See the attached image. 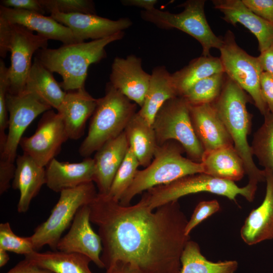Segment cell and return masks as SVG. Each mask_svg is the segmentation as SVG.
Wrapping results in <instances>:
<instances>
[{"instance_id":"cell-1","label":"cell","mask_w":273,"mask_h":273,"mask_svg":"<svg viewBox=\"0 0 273 273\" xmlns=\"http://www.w3.org/2000/svg\"><path fill=\"white\" fill-rule=\"evenodd\" d=\"M89 206L106 269L117 265L140 273H180V258L190 237L185 234L188 220L178 200L154 211L141 200L123 206L98 194Z\"/></svg>"},{"instance_id":"cell-2","label":"cell","mask_w":273,"mask_h":273,"mask_svg":"<svg viewBox=\"0 0 273 273\" xmlns=\"http://www.w3.org/2000/svg\"><path fill=\"white\" fill-rule=\"evenodd\" d=\"M252 102L249 95L226 75L220 95L211 104L244 162L249 181L258 184L265 181V172L254 163L248 142V136L251 131L252 115L248 112L247 105Z\"/></svg>"},{"instance_id":"cell-3","label":"cell","mask_w":273,"mask_h":273,"mask_svg":"<svg viewBox=\"0 0 273 273\" xmlns=\"http://www.w3.org/2000/svg\"><path fill=\"white\" fill-rule=\"evenodd\" d=\"M124 31L110 36L92 40L63 44L58 49L45 48L38 50L35 57L52 72L62 78L60 85L66 92L84 87L89 66L106 57V47L121 39Z\"/></svg>"},{"instance_id":"cell-4","label":"cell","mask_w":273,"mask_h":273,"mask_svg":"<svg viewBox=\"0 0 273 273\" xmlns=\"http://www.w3.org/2000/svg\"><path fill=\"white\" fill-rule=\"evenodd\" d=\"M185 151L175 141L167 142L156 148L153 159L145 168L138 170L119 203L130 205L137 195L158 186L170 183L184 176L204 173L201 162L183 156Z\"/></svg>"},{"instance_id":"cell-5","label":"cell","mask_w":273,"mask_h":273,"mask_svg":"<svg viewBox=\"0 0 273 273\" xmlns=\"http://www.w3.org/2000/svg\"><path fill=\"white\" fill-rule=\"evenodd\" d=\"M105 96L98 99L87 135L78 150L85 158L89 157L107 142L122 133L136 112V104L107 84Z\"/></svg>"},{"instance_id":"cell-6","label":"cell","mask_w":273,"mask_h":273,"mask_svg":"<svg viewBox=\"0 0 273 273\" xmlns=\"http://www.w3.org/2000/svg\"><path fill=\"white\" fill-rule=\"evenodd\" d=\"M257 184L248 181L246 186L240 187L235 182L200 173L151 188L145 192L140 200L152 210L185 196L200 192L224 196L235 202L236 197L240 195L251 202L255 198Z\"/></svg>"},{"instance_id":"cell-7","label":"cell","mask_w":273,"mask_h":273,"mask_svg":"<svg viewBox=\"0 0 273 273\" xmlns=\"http://www.w3.org/2000/svg\"><path fill=\"white\" fill-rule=\"evenodd\" d=\"M48 39L18 24L0 18V56L5 58L11 53L9 93L18 95L25 89L33 55L47 48Z\"/></svg>"},{"instance_id":"cell-8","label":"cell","mask_w":273,"mask_h":273,"mask_svg":"<svg viewBox=\"0 0 273 273\" xmlns=\"http://www.w3.org/2000/svg\"><path fill=\"white\" fill-rule=\"evenodd\" d=\"M153 127L158 145L175 141L181 146L188 158L201 162L204 151L192 125L189 104L182 97L170 99L163 104Z\"/></svg>"},{"instance_id":"cell-9","label":"cell","mask_w":273,"mask_h":273,"mask_svg":"<svg viewBox=\"0 0 273 273\" xmlns=\"http://www.w3.org/2000/svg\"><path fill=\"white\" fill-rule=\"evenodd\" d=\"M98 194L93 181L61 192L49 217L35 228L30 236L34 250L47 245L52 250H57L62 234L72 222L78 210L92 203Z\"/></svg>"},{"instance_id":"cell-10","label":"cell","mask_w":273,"mask_h":273,"mask_svg":"<svg viewBox=\"0 0 273 273\" xmlns=\"http://www.w3.org/2000/svg\"><path fill=\"white\" fill-rule=\"evenodd\" d=\"M205 0H189L180 5L184 10L179 13H171L155 8L142 11L141 18L160 28H176L195 38L202 48V56L210 55L211 49L219 50L222 37L217 36L207 21L205 12Z\"/></svg>"},{"instance_id":"cell-11","label":"cell","mask_w":273,"mask_h":273,"mask_svg":"<svg viewBox=\"0 0 273 273\" xmlns=\"http://www.w3.org/2000/svg\"><path fill=\"white\" fill-rule=\"evenodd\" d=\"M222 39L219 58L225 74L249 95L264 116L269 111L261 93L260 80L263 71L258 57L250 55L240 48L230 30L227 31Z\"/></svg>"},{"instance_id":"cell-12","label":"cell","mask_w":273,"mask_h":273,"mask_svg":"<svg viewBox=\"0 0 273 273\" xmlns=\"http://www.w3.org/2000/svg\"><path fill=\"white\" fill-rule=\"evenodd\" d=\"M6 105L8 132L4 148L0 152V160L14 163L17 148L25 130L38 115L52 108L34 94L26 91L18 95L8 93Z\"/></svg>"},{"instance_id":"cell-13","label":"cell","mask_w":273,"mask_h":273,"mask_svg":"<svg viewBox=\"0 0 273 273\" xmlns=\"http://www.w3.org/2000/svg\"><path fill=\"white\" fill-rule=\"evenodd\" d=\"M68 139L61 116L50 109L43 113L34 133L28 137L23 136L19 146L24 154L45 167L55 158Z\"/></svg>"},{"instance_id":"cell-14","label":"cell","mask_w":273,"mask_h":273,"mask_svg":"<svg viewBox=\"0 0 273 273\" xmlns=\"http://www.w3.org/2000/svg\"><path fill=\"white\" fill-rule=\"evenodd\" d=\"M90 208L85 205L75 214L68 232L59 241L57 250L84 255L100 268H105L101 259V238L92 228Z\"/></svg>"},{"instance_id":"cell-15","label":"cell","mask_w":273,"mask_h":273,"mask_svg":"<svg viewBox=\"0 0 273 273\" xmlns=\"http://www.w3.org/2000/svg\"><path fill=\"white\" fill-rule=\"evenodd\" d=\"M151 75L145 71L142 59L133 55L116 57L112 64L110 83L140 108L147 93Z\"/></svg>"},{"instance_id":"cell-16","label":"cell","mask_w":273,"mask_h":273,"mask_svg":"<svg viewBox=\"0 0 273 273\" xmlns=\"http://www.w3.org/2000/svg\"><path fill=\"white\" fill-rule=\"evenodd\" d=\"M50 14L55 20L71 30L78 42L88 39L94 40L104 38L124 31L132 24L128 18L112 20L96 14H66L58 12Z\"/></svg>"},{"instance_id":"cell-17","label":"cell","mask_w":273,"mask_h":273,"mask_svg":"<svg viewBox=\"0 0 273 273\" xmlns=\"http://www.w3.org/2000/svg\"><path fill=\"white\" fill-rule=\"evenodd\" d=\"M189 106L192 125L204 152L234 146L230 135L211 104Z\"/></svg>"},{"instance_id":"cell-18","label":"cell","mask_w":273,"mask_h":273,"mask_svg":"<svg viewBox=\"0 0 273 273\" xmlns=\"http://www.w3.org/2000/svg\"><path fill=\"white\" fill-rule=\"evenodd\" d=\"M214 8L223 14L226 22L233 25L240 23L256 37L258 50L263 52L273 44V24L251 11L242 0H213Z\"/></svg>"},{"instance_id":"cell-19","label":"cell","mask_w":273,"mask_h":273,"mask_svg":"<svg viewBox=\"0 0 273 273\" xmlns=\"http://www.w3.org/2000/svg\"><path fill=\"white\" fill-rule=\"evenodd\" d=\"M0 18L37 32L48 40L60 41L64 44L78 42L71 30L50 16L19 9L0 7Z\"/></svg>"},{"instance_id":"cell-20","label":"cell","mask_w":273,"mask_h":273,"mask_svg":"<svg viewBox=\"0 0 273 273\" xmlns=\"http://www.w3.org/2000/svg\"><path fill=\"white\" fill-rule=\"evenodd\" d=\"M264 170L266 183L264 200L251 211L240 231L242 239L248 245L273 239V171Z\"/></svg>"},{"instance_id":"cell-21","label":"cell","mask_w":273,"mask_h":273,"mask_svg":"<svg viewBox=\"0 0 273 273\" xmlns=\"http://www.w3.org/2000/svg\"><path fill=\"white\" fill-rule=\"evenodd\" d=\"M97 102L98 99L84 87L66 92L57 112L62 117L69 139L77 140L83 135L86 121L92 116Z\"/></svg>"},{"instance_id":"cell-22","label":"cell","mask_w":273,"mask_h":273,"mask_svg":"<svg viewBox=\"0 0 273 273\" xmlns=\"http://www.w3.org/2000/svg\"><path fill=\"white\" fill-rule=\"evenodd\" d=\"M128 148L124 131L96 152L93 158L95 163L94 183L96 184L98 194L106 195L108 193Z\"/></svg>"},{"instance_id":"cell-23","label":"cell","mask_w":273,"mask_h":273,"mask_svg":"<svg viewBox=\"0 0 273 273\" xmlns=\"http://www.w3.org/2000/svg\"><path fill=\"white\" fill-rule=\"evenodd\" d=\"M93 158H85L79 162H61L53 159L46 166V185L51 190L60 193L82 184L93 181Z\"/></svg>"},{"instance_id":"cell-24","label":"cell","mask_w":273,"mask_h":273,"mask_svg":"<svg viewBox=\"0 0 273 273\" xmlns=\"http://www.w3.org/2000/svg\"><path fill=\"white\" fill-rule=\"evenodd\" d=\"M44 184L46 168L25 154L18 155L12 187L20 192L17 205L19 213H24L28 210L32 200Z\"/></svg>"},{"instance_id":"cell-25","label":"cell","mask_w":273,"mask_h":273,"mask_svg":"<svg viewBox=\"0 0 273 273\" xmlns=\"http://www.w3.org/2000/svg\"><path fill=\"white\" fill-rule=\"evenodd\" d=\"M151 75L150 85L143 105L136 113L153 125L154 119L163 104L178 96L172 80L171 74L165 66L156 67Z\"/></svg>"},{"instance_id":"cell-26","label":"cell","mask_w":273,"mask_h":273,"mask_svg":"<svg viewBox=\"0 0 273 273\" xmlns=\"http://www.w3.org/2000/svg\"><path fill=\"white\" fill-rule=\"evenodd\" d=\"M201 163L204 173L217 178L235 182L245 174L244 162L234 146L204 152Z\"/></svg>"},{"instance_id":"cell-27","label":"cell","mask_w":273,"mask_h":273,"mask_svg":"<svg viewBox=\"0 0 273 273\" xmlns=\"http://www.w3.org/2000/svg\"><path fill=\"white\" fill-rule=\"evenodd\" d=\"M24 91L34 94L56 110L66 94L54 77L53 72L36 57L28 74Z\"/></svg>"},{"instance_id":"cell-28","label":"cell","mask_w":273,"mask_h":273,"mask_svg":"<svg viewBox=\"0 0 273 273\" xmlns=\"http://www.w3.org/2000/svg\"><path fill=\"white\" fill-rule=\"evenodd\" d=\"M136 112L127 124L124 132L129 147L137 158L140 165L146 167L152 162L158 144L153 125Z\"/></svg>"},{"instance_id":"cell-29","label":"cell","mask_w":273,"mask_h":273,"mask_svg":"<svg viewBox=\"0 0 273 273\" xmlns=\"http://www.w3.org/2000/svg\"><path fill=\"white\" fill-rule=\"evenodd\" d=\"M25 258L55 273H93L89 268L92 260L81 254L58 250L43 253L34 251L25 255Z\"/></svg>"},{"instance_id":"cell-30","label":"cell","mask_w":273,"mask_h":273,"mask_svg":"<svg viewBox=\"0 0 273 273\" xmlns=\"http://www.w3.org/2000/svg\"><path fill=\"white\" fill-rule=\"evenodd\" d=\"M220 73H224L220 58L201 55L171 74V78L178 96H181L199 80Z\"/></svg>"},{"instance_id":"cell-31","label":"cell","mask_w":273,"mask_h":273,"mask_svg":"<svg viewBox=\"0 0 273 273\" xmlns=\"http://www.w3.org/2000/svg\"><path fill=\"white\" fill-rule=\"evenodd\" d=\"M180 262V273H234L238 267L235 260H208L201 253L198 244L190 240L184 249Z\"/></svg>"},{"instance_id":"cell-32","label":"cell","mask_w":273,"mask_h":273,"mask_svg":"<svg viewBox=\"0 0 273 273\" xmlns=\"http://www.w3.org/2000/svg\"><path fill=\"white\" fill-rule=\"evenodd\" d=\"M263 116V123L254 133L250 146L259 164L273 171V114L269 112Z\"/></svg>"},{"instance_id":"cell-33","label":"cell","mask_w":273,"mask_h":273,"mask_svg":"<svg viewBox=\"0 0 273 273\" xmlns=\"http://www.w3.org/2000/svg\"><path fill=\"white\" fill-rule=\"evenodd\" d=\"M225 73L215 74L193 85L181 96L190 105L211 104L220 95L225 78Z\"/></svg>"},{"instance_id":"cell-34","label":"cell","mask_w":273,"mask_h":273,"mask_svg":"<svg viewBox=\"0 0 273 273\" xmlns=\"http://www.w3.org/2000/svg\"><path fill=\"white\" fill-rule=\"evenodd\" d=\"M139 162L132 151L128 148L125 156L119 168L111 185L108 193V198L118 201L133 181L137 171Z\"/></svg>"},{"instance_id":"cell-35","label":"cell","mask_w":273,"mask_h":273,"mask_svg":"<svg viewBox=\"0 0 273 273\" xmlns=\"http://www.w3.org/2000/svg\"><path fill=\"white\" fill-rule=\"evenodd\" d=\"M0 248L24 256L35 251L31 237L16 235L8 222L0 224Z\"/></svg>"},{"instance_id":"cell-36","label":"cell","mask_w":273,"mask_h":273,"mask_svg":"<svg viewBox=\"0 0 273 273\" xmlns=\"http://www.w3.org/2000/svg\"><path fill=\"white\" fill-rule=\"evenodd\" d=\"M46 12L69 14H96L94 3L90 0H40Z\"/></svg>"},{"instance_id":"cell-37","label":"cell","mask_w":273,"mask_h":273,"mask_svg":"<svg viewBox=\"0 0 273 273\" xmlns=\"http://www.w3.org/2000/svg\"><path fill=\"white\" fill-rule=\"evenodd\" d=\"M10 86V70L3 60H0V141L7 138L6 130L9 126V114L6 105V98Z\"/></svg>"},{"instance_id":"cell-38","label":"cell","mask_w":273,"mask_h":273,"mask_svg":"<svg viewBox=\"0 0 273 273\" xmlns=\"http://www.w3.org/2000/svg\"><path fill=\"white\" fill-rule=\"evenodd\" d=\"M219 202L216 200L203 201L196 206L191 218L188 220L185 229V234L190 236L192 230L212 214L220 210Z\"/></svg>"},{"instance_id":"cell-39","label":"cell","mask_w":273,"mask_h":273,"mask_svg":"<svg viewBox=\"0 0 273 273\" xmlns=\"http://www.w3.org/2000/svg\"><path fill=\"white\" fill-rule=\"evenodd\" d=\"M257 16L273 24V0H242Z\"/></svg>"},{"instance_id":"cell-40","label":"cell","mask_w":273,"mask_h":273,"mask_svg":"<svg viewBox=\"0 0 273 273\" xmlns=\"http://www.w3.org/2000/svg\"><path fill=\"white\" fill-rule=\"evenodd\" d=\"M2 6L15 9L35 12L44 15L46 12L40 0H3Z\"/></svg>"},{"instance_id":"cell-41","label":"cell","mask_w":273,"mask_h":273,"mask_svg":"<svg viewBox=\"0 0 273 273\" xmlns=\"http://www.w3.org/2000/svg\"><path fill=\"white\" fill-rule=\"evenodd\" d=\"M16 170L14 163L0 160V194L7 192L10 187V181L13 179Z\"/></svg>"},{"instance_id":"cell-42","label":"cell","mask_w":273,"mask_h":273,"mask_svg":"<svg viewBox=\"0 0 273 273\" xmlns=\"http://www.w3.org/2000/svg\"><path fill=\"white\" fill-rule=\"evenodd\" d=\"M261 93L269 111L273 114V78L263 72L260 80Z\"/></svg>"},{"instance_id":"cell-43","label":"cell","mask_w":273,"mask_h":273,"mask_svg":"<svg viewBox=\"0 0 273 273\" xmlns=\"http://www.w3.org/2000/svg\"><path fill=\"white\" fill-rule=\"evenodd\" d=\"M6 273H55L41 268L26 259L18 263Z\"/></svg>"},{"instance_id":"cell-44","label":"cell","mask_w":273,"mask_h":273,"mask_svg":"<svg viewBox=\"0 0 273 273\" xmlns=\"http://www.w3.org/2000/svg\"><path fill=\"white\" fill-rule=\"evenodd\" d=\"M258 59L263 71L273 78V44L260 53Z\"/></svg>"},{"instance_id":"cell-45","label":"cell","mask_w":273,"mask_h":273,"mask_svg":"<svg viewBox=\"0 0 273 273\" xmlns=\"http://www.w3.org/2000/svg\"><path fill=\"white\" fill-rule=\"evenodd\" d=\"M122 4L125 6H132L143 8L145 11L151 10L155 8L158 3L157 0H122Z\"/></svg>"},{"instance_id":"cell-46","label":"cell","mask_w":273,"mask_h":273,"mask_svg":"<svg viewBox=\"0 0 273 273\" xmlns=\"http://www.w3.org/2000/svg\"><path fill=\"white\" fill-rule=\"evenodd\" d=\"M106 273H140L117 266H112L106 269Z\"/></svg>"},{"instance_id":"cell-47","label":"cell","mask_w":273,"mask_h":273,"mask_svg":"<svg viewBox=\"0 0 273 273\" xmlns=\"http://www.w3.org/2000/svg\"><path fill=\"white\" fill-rule=\"evenodd\" d=\"M9 259L10 257L7 251L0 248V267H2L5 265Z\"/></svg>"}]
</instances>
